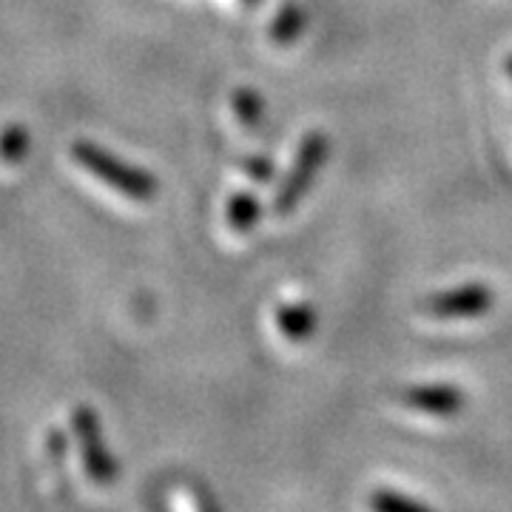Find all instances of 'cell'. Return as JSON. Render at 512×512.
Wrapping results in <instances>:
<instances>
[{"instance_id": "7a4b0ae2", "label": "cell", "mask_w": 512, "mask_h": 512, "mask_svg": "<svg viewBox=\"0 0 512 512\" xmlns=\"http://www.w3.org/2000/svg\"><path fill=\"white\" fill-rule=\"evenodd\" d=\"M330 154V137L325 131H308L299 143V151L293 157L291 171L285 174V183L276 188L274 211L276 217H288L296 211V205L305 200V194L311 191L313 180L319 177L322 165Z\"/></svg>"}, {"instance_id": "ba28073f", "label": "cell", "mask_w": 512, "mask_h": 512, "mask_svg": "<svg viewBox=\"0 0 512 512\" xmlns=\"http://www.w3.org/2000/svg\"><path fill=\"white\" fill-rule=\"evenodd\" d=\"M29 128L20 123H9L0 128V163L3 165H18L26 151H29Z\"/></svg>"}, {"instance_id": "4fadbf2b", "label": "cell", "mask_w": 512, "mask_h": 512, "mask_svg": "<svg viewBox=\"0 0 512 512\" xmlns=\"http://www.w3.org/2000/svg\"><path fill=\"white\" fill-rule=\"evenodd\" d=\"M507 74H510V80H512V57H507Z\"/></svg>"}, {"instance_id": "5b68a950", "label": "cell", "mask_w": 512, "mask_h": 512, "mask_svg": "<svg viewBox=\"0 0 512 512\" xmlns=\"http://www.w3.org/2000/svg\"><path fill=\"white\" fill-rule=\"evenodd\" d=\"M399 402L413 413H424L433 419H453L464 410L467 396L458 390L456 384H410L399 393Z\"/></svg>"}, {"instance_id": "52a82bcc", "label": "cell", "mask_w": 512, "mask_h": 512, "mask_svg": "<svg viewBox=\"0 0 512 512\" xmlns=\"http://www.w3.org/2000/svg\"><path fill=\"white\" fill-rule=\"evenodd\" d=\"M225 217H228V225H231L234 234H248L256 222H259V217H262V205H259V200H256L254 194L239 191V194H234V197L228 200Z\"/></svg>"}, {"instance_id": "7c38bea8", "label": "cell", "mask_w": 512, "mask_h": 512, "mask_svg": "<svg viewBox=\"0 0 512 512\" xmlns=\"http://www.w3.org/2000/svg\"><path fill=\"white\" fill-rule=\"evenodd\" d=\"M245 171L251 174V177H256V180H271V174H274V168H271V163L262 157H251V160H245Z\"/></svg>"}, {"instance_id": "8992f818", "label": "cell", "mask_w": 512, "mask_h": 512, "mask_svg": "<svg viewBox=\"0 0 512 512\" xmlns=\"http://www.w3.org/2000/svg\"><path fill=\"white\" fill-rule=\"evenodd\" d=\"M276 328L285 339L291 342H302L308 339L313 330H316V311L308 302H291V305H282L276 311Z\"/></svg>"}, {"instance_id": "8fae6325", "label": "cell", "mask_w": 512, "mask_h": 512, "mask_svg": "<svg viewBox=\"0 0 512 512\" xmlns=\"http://www.w3.org/2000/svg\"><path fill=\"white\" fill-rule=\"evenodd\" d=\"M305 29V18L299 12V6H285L274 20V29H271V37L276 43H291L299 37V32Z\"/></svg>"}, {"instance_id": "3957f363", "label": "cell", "mask_w": 512, "mask_h": 512, "mask_svg": "<svg viewBox=\"0 0 512 512\" xmlns=\"http://www.w3.org/2000/svg\"><path fill=\"white\" fill-rule=\"evenodd\" d=\"M72 433L77 441V450H80V464H83V473L89 476L92 484L97 487H109L117 478V461L111 456L106 436H103V427L100 419L89 404H77L72 410Z\"/></svg>"}, {"instance_id": "6da1fadb", "label": "cell", "mask_w": 512, "mask_h": 512, "mask_svg": "<svg viewBox=\"0 0 512 512\" xmlns=\"http://www.w3.org/2000/svg\"><path fill=\"white\" fill-rule=\"evenodd\" d=\"M72 160L83 171H89L94 180L123 194L134 202H151L160 194V183L154 174H148L137 165H128L126 160H120L117 154H111L103 146H97L92 140H77L72 143Z\"/></svg>"}, {"instance_id": "9c48e42d", "label": "cell", "mask_w": 512, "mask_h": 512, "mask_svg": "<svg viewBox=\"0 0 512 512\" xmlns=\"http://www.w3.org/2000/svg\"><path fill=\"white\" fill-rule=\"evenodd\" d=\"M367 507H370V512H436L416 498L399 493V490H387V487L370 495Z\"/></svg>"}, {"instance_id": "277c9868", "label": "cell", "mask_w": 512, "mask_h": 512, "mask_svg": "<svg viewBox=\"0 0 512 512\" xmlns=\"http://www.w3.org/2000/svg\"><path fill=\"white\" fill-rule=\"evenodd\" d=\"M495 291L484 282H467L450 291L430 293L421 305V311L439 322H453V319H476L493 311Z\"/></svg>"}, {"instance_id": "30bf717a", "label": "cell", "mask_w": 512, "mask_h": 512, "mask_svg": "<svg viewBox=\"0 0 512 512\" xmlns=\"http://www.w3.org/2000/svg\"><path fill=\"white\" fill-rule=\"evenodd\" d=\"M231 103H234V114H237V120L245 128H256L265 123V100L254 92V89H237L234 97H231Z\"/></svg>"}]
</instances>
